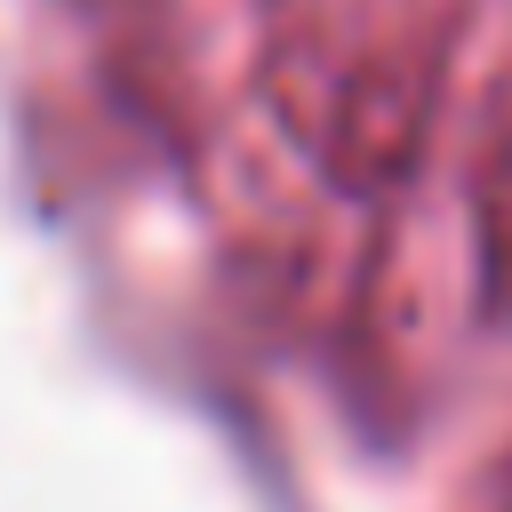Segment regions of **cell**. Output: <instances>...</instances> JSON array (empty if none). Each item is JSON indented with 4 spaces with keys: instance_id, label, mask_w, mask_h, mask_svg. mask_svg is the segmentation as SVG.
Returning <instances> with one entry per match:
<instances>
[{
    "instance_id": "obj_1",
    "label": "cell",
    "mask_w": 512,
    "mask_h": 512,
    "mask_svg": "<svg viewBox=\"0 0 512 512\" xmlns=\"http://www.w3.org/2000/svg\"><path fill=\"white\" fill-rule=\"evenodd\" d=\"M480 248H488V288L512 312V136L496 144V160L480 176Z\"/></svg>"
},
{
    "instance_id": "obj_2",
    "label": "cell",
    "mask_w": 512,
    "mask_h": 512,
    "mask_svg": "<svg viewBox=\"0 0 512 512\" xmlns=\"http://www.w3.org/2000/svg\"><path fill=\"white\" fill-rule=\"evenodd\" d=\"M488 512H512V472L496 480V496H488Z\"/></svg>"
}]
</instances>
